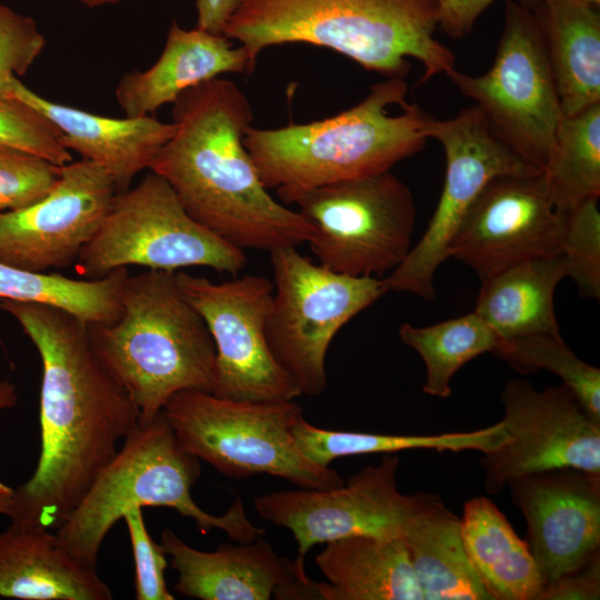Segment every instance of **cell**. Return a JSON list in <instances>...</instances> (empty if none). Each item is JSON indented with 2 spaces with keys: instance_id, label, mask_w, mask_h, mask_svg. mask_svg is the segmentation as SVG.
<instances>
[{
  "instance_id": "cell-5",
  "label": "cell",
  "mask_w": 600,
  "mask_h": 600,
  "mask_svg": "<svg viewBox=\"0 0 600 600\" xmlns=\"http://www.w3.org/2000/svg\"><path fill=\"white\" fill-rule=\"evenodd\" d=\"M122 313L111 326L88 323L92 346L148 423L182 390L213 392L216 347L176 272L129 276Z\"/></svg>"
},
{
  "instance_id": "cell-35",
  "label": "cell",
  "mask_w": 600,
  "mask_h": 600,
  "mask_svg": "<svg viewBox=\"0 0 600 600\" xmlns=\"http://www.w3.org/2000/svg\"><path fill=\"white\" fill-rule=\"evenodd\" d=\"M59 130L40 112L13 96L0 103V144L40 156L57 166L72 161Z\"/></svg>"
},
{
  "instance_id": "cell-3",
  "label": "cell",
  "mask_w": 600,
  "mask_h": 600,
  "mask_svg": "<svg viewBox=\"0 0 600 600\" xmlns=\"http://www.w3.org/2000/svg\"><path fill=\"white\" fill-rule=\"evenodd\" d=\"M436 0H237L223 34L259 54L286 43L327 48L387 79H406L409 58L423 66L419 83L454 68L456 56L434 38Z\"/></svg>"
},
{
  "instance_id": "cell-28",
  "label": "cell",
  "mask_w": 600,
  "mask_h": 600,
  "mask_svg": "<svg viewBox=\"0 0 600 600\" xmlns=\"http://www.w3.org/2000/svg\"><path fill=\"white\" fill-rule=\"evenodd\" d=\"M293 439L301 453L312 462L329 467L337 458L374 453H397L404 450L461 452L493 451L510 441L503 422L460 432L440 434H382L321 429L303 417L292 428Z\"/></svg>"
},
{
  "instance_id": "cell-42",
  "label": "cell",
  "mask_w": 600,
  "mask_h": 600,
  "mask_svg": "<svg viewBox=\"0 0 600 600\" xmlns=\"http://www.w3.org/2000/svg\"><path fill=\"white\" fill-rule=\"evenodd\" d=\"M14 498V489L0 481V513L8 516L10 513Z\"/></svg>"
},
{
  "instance_id": "cell-27",
  "label": "cell",
  "mask_w": 600,
  "mask_h": 600,
  "mask_svg": "<svg viewBox=\"0 0 600 600\" xmlns=\"http://www.w3.org/2000/svg\"><path fill=\"white\" fill-rule=\"evenodd\" d=\"M567 277L561 254L530 259L481 282L474 312L509 340L532 333H560L553 296Z\"/></svg>"
},
{
  "instance_id": "cell-32",
  "label": "cell",
  "mask_w": 600,
  "mask_h": 600,
  "mask_svg": "<svg viewBox=\"0 0 600 600\" xmlns=\"http://www.w3.org/2000/svg\"><path fill=\"white\" fill-rule=\"evenodd\" d=\"M491 353L521 372L547 370L558 376L589 414L600 421V370L578 358L560 333L500 340Z\"/></svg>"
},
{
  "instance_id": "cell-1",
  "label": "cell",
  "mask_w": 600,
  "mask_h": 600,
  "mask_svg": "<svg viewBox=\"0 0 600 600\" xmlns=\"http://www.w3.org/2000/svg\"><path fill=\"white\" fill-rule=\"evenodd\" d=\"M38 350L41 448L14 489L11 522L57 529L140 423L127 390L96 352L88 322L49 304L0 300Z\"/></svg>"
},
{
  "instance_id": "cell-21",
  "label": "cell",
  "mask_w": 600,
  "mask_h": 600,
  "mask_svg": "<svg viewBox=\"0 0 600 600\" xmlns=\"http://www.w3.org/2000/svg\"><path fill=\"white\" fill-rule=\"evenodd\" d=\"M254 69L246 49L224 34L184 29L173 20L158 60L144 71L122 76L114 96L126 117H144L191 87L223 73L249 76Z\"/></svg>"
},
{
  "instance_id": "cell-25",
  "label": "cell",
  "mask_w": 600,
  "mask_h": 600,
  "mask_svg": "<svg viewBox=\"0 0 600 600\" xmlns=\"http://www.w3.org/2000/svg\"><path fill=\"white\" fill-rule=\"evenodd\" d=\"M401 536L422 600H492L466 551L460 518L438 496L428 493Z\"/></svg>"
},
{
  "instance_id": "cell-30",
  "label": "cell",
  "mask_w": 600,
  "mask_h": 600,
  "mask_svg": "<svg viewBox=\"0 0 600 600\" xmlns=\"http://www.w3.org/2000/svg\"><path fill=\"white\" fill-rule=\"evenodd\" d=\"M554 208L563 213L600 196V103L562 117L542 171Z\"/></svg>"
},
{
  "instance_id": "cell-6",
  "label": "cell",
  "mask_w": 600,
  "mask_h": 600,
  "mask_svg": "<svg viewBox=\"0 0 600 600\" xmlns=\"http://www.w3.org/2000/svg\"><path fill=\"white\" fill-rule=\"evenodd\" d=\"M199 461L180 446L163 411L150 422L139 423L56 529L62 547L96 569L109 530L129 510L144 507L174 509L194 520L202 533L219 529L239 543L261 538L266 529L248 518L240 498L220 516L194 502L191 488L200 477Z\"/></svg>"
},
{
  "instance_id": "cell-11",
  "label": "cell",
  "mask_w": 600,
  "mask_h": 600,
  "mask_svg": "<svg viewBox=\"0 0 600 600\" xmlns=\"http://www.w3.org/2000/svg\"><path fill=\"white\" fill-rule=\"evenodd\" d=\"M483 113L491 131L523 161L543 171L562 119L544 40L533 14L506 0L494 61L483 74L446 72Z\"/></svg>"
},
{
  "instance_id": "cell-40",
  "label": "cell",
  "mask_w": 600,
  "mask_h": 600,
  "mask_svg": "<svg viewBox=\"0 0 600 600\" xmlns=\"http://www.w3.org/2000/svg\"><path fill=\"white\" fill-rule=\"evenodd\" d=\"M236 4L237 0H197L196 28L213 34H223Z\"/></svg>"
},
{
  "instance_id": "cell-41",
  "label": "cell",
  "mask_w": 600,
  "mask_h": 600,
  "mask_svg": "<svg viewBox=\"0 0 600 600\" xmlns=\"http://www.w3.org/2000/svg\"><path fill=\"white\" fill-rule=\"evenodd\" d=\"M18 402V394L13 383L0 379V410L13 408Z\"/></svg>"
},
{
  "instance_id": "cell-26",
  "label": "cell",
  "mask_w": 600,
  "mask_h": 600,
  "mask_svg": "<svg viewBox=\"0 0 600 600\" xmlns=\"http://www.w3.org/2000/svg\"><path fill=\"white\" fill-rule=\"evenodd\" d=\"M460 523L468 557L492 600H539L546 583L536 559L490 499L468 500Z\"/></svg>"
},
{
  "instance_id": "cell-33",
  "label": "cell",
  "mask_w": 600,
  "mask_h": 600,
  "mask_svg": "<svg viewBox=\"0 0 600 600\" xmlns=\"http://www.w3.org/2000/svg\"><path fill=\"white\" fill-rule=\"evenodd\" d=\"M598 199H587L563 212L561 256L584 298H600V212Z\"/></svg>"
},
{
  "instance_id": "cell-8",
  "label": "cell",
  "mask_w": 600,
  "mask_h": 600,
  "mask_svg": "<svg viewBox=\"0 0 600 600\" xmlns=\"http://www.w3.org/2000/svg\"><path fill=\"white\" fill-rule=\"evenodd\" d=\"M277 192L313 226L310 250L334 272L379 277L394 270L412 247L414 199L391 170Z\"/></svg>"
},
{
  "instance_id": "cell-19",
  "label": "cell",
  "mask_w": 600,
  "mask_h": 600,
  "mask_svg": "<svg viewBox=\"0 0 600 600\" xmlns=\"http://www.w3.org/2000/svg\"><path fill=\"white\" fill-rule=\"evenodd\" d=\"M10 93L44 116L61 133V144L83 160L104 168L117 192L126 191L137 173L149 169L161 147L174 132V123L152 116L109 118L48 100L14 77Z\"/></svg>"
},
{
  "instance_id": "cell-24",
  "label": "cell",
  "mask_w": 600,
  "mask_h": 600,
  "mask_svg": "<svg viewBox=\"0 0 600 600\" xmlns=\"http://www.w3.org/2000/svg\"><path fill=\"white\" fill-rule=\"evenodd\" d=\"M316 564L319 600H422L401 534L327 542Z\"/></svg>"
},
{
  "instance_id": "cell-36",
  "label": "cell",
  "mask_w": 600,
  "mask_h": 600,
  "mask_svg": "<svg viewBox=\"0 0 600 600\" xmlns=\"http://www.w3.org/2000/svg\"><path fill=\"white\" fill-rule=\"evenodd\" d=\"M44 44L32 18L0 4V103L11 98V80L30 69Z\"/></svg>"
},
{
  "instance_id": "cell-9",
  "label": "cell",
  "mask_w": 600,
  "mask_h": 600,
  "mask_svg": "<svg viewBox=\"0 0 600 600\" xmlns=\"http://www.w3.org/2000/svg\"><path fill=\"white\" fill-rule=\"evenodd\" d=\"M246 262L244 250L192 219L170 184L150 171L136 187L117 192L74 268L86 279L128 266L172 272L206 267L236 277Z\"/></svg>"
},
{
  "instance_id": "cell-20",
  "label": "cell",
  "mask_w": 600,
  "mask_h": 600,
  "mask_svg": "<svg viewBox=\"0 0 600 600\" xmlns=\"http://www.w3.org/2000/svg\"><path fill=\"white\" fill-rule=\"evenodd\" d=\"M177 571L174 590L201 600H269L297 578L308 577L261 538L214 551L194 549L166 529L160 543Z\"/></svg>"
},
{
  "instance_id": "cell-34",
  "label": "cell",
  "mask_w": 600,
  "mask_h": 600,
  "mask_svg": "<svg viewBox=\"0 0 600 600\" xmlns=\"http://www.w3.org/2000/svg\"><path fill=\"white\" fill-rule=\"evenodd\" d=\"M61 167L34 153L0 144V211H18L42 200L57 184Z\"/></svg>"
},
{
  "instance_id": "cell-7",
  "label": "cell",
  "mask_w": 600,
  "mask_h": 600,
  "mask_svg": "<svg viewBox=\"0 0 600 600\" xmlns=\"http://www.w3.org/2000/svg\"><path fill=\"white\" fill-rule=\"evenodd\" d=\"M162 411L180 446L227 477L267 473L306 489L344 482L337 470L312 462L298 449L292 428L303 414L294 401H238L182 390Z\"/></svg>"
},
{
  "instance_id": "cell-39",
  "label": "cell",
  "mask_w": 600,
  "mask_h": 600,
  "mask_svg": "<svg viewBox=\"0 0 600 600\" xmlns=\"http://www.w3.org/2000/svg\"><path fill=\"white\" fill-rule=\"evenodd\" d=\"M439 7V28L450 38L460 39L473 29L478 18L496 0H436Z\"/></svg>"
},
{
  "instance_id": "cell-13",
  "label": "cell",
  "mask_w": 600,
  "mask_h": 600,
  "mask_svg": "<svg viewBox=\"0 0 600 600\" xmlns=\"http://www.w3.org/2000/svg\"><path fill=\"white\" fill-rule=\"evenodd\" d=\"M188 301L204 320L216 347L213 394L254 402L293 401L302 396L274 359L267 339L273 283L244 274L222 282L176 273Z\"/></svg>"
},
{
  "instance_id": "cell-37",
  "label": "cell",
  "mask_w": 600,
  "mask_h": 600,
  "mask_svg": "<svg viewBox=\"0 0 600 600\" xmlns=\"http://www.w3.org/2000/svg\"><path fill=\"white\" fill-rule=\"evenodd\" d=\"M124 521L134 558V589L138 600H173L174 596L168 590L164 571L167 568L166 552L160 543H156L149 534L141 508H134L122 517Z\"/></svg>"
},
{
  "instance_id": "cell-17",
  "label": "cell",
  "mask_w": 600,
  "mask_h": 600,
  "mask_svg": "<svg viewBox=\"0 0 600 600\" xmlns=\"http://www.w3.org/2000/svg\"><path fill=\"white\" fill-rule=\"evenodd\" d=\"M116 194L114 181L101 166L83 159L62 166L47 197L0 213V262L37 272L74 264Z\"/></svg>"
},
{
  "instance_id": "cell-16",
  "label": "cell",
  "mask_w": 600,
  "mask_h": 600,
  "mask_svg": "<svg viewBox=\"0 0 600 600\" xmlns=\"http://www.w3.org/2000/svg\"><path fill=\"white\" fill-rule=\"evenodd\" d=\"M563 213L542 172L492 178L466 213L449 249L481 282L520 262L561 254Z\"/></svg>"
},
{
  "instance_id": "cell-4",
  "label": "cell",
  "mask_w": 600,
  "mask_h": 600,
  "mask_svg": "<svg viewBox=\"0 0 600 600\" xmlns=\"http://www.w3.org/2000/svg\"><path fill=\"white\" fill-rule=\"evenodd\" d=\"M407 94L406 79H386L333 117L274 129L250 126L243 143L263 186L277 191L391 170L424 147L434 119Z\"/></svg>"
},
{
  "instance_id": "cell-31",
  "label": "cell",
  "mask_w": 600,
  "mask_h": 600,
  "mask_svg": "<svg viewBox=\"0 0 600 600\" xmlns=\"http://www.w3.org/2000/svg\"><path fill=\"white\" fill-rule=\"evenodd\" d=\"M399 337L423 360V392L438 398L450 396L451 379L462 366L484 352H492L500 341L474 311L428 327L402 323Z\"/></svg>"
},
{
  "instance_id": "cell-43",
  "label": "cell",
  "mask_w": 600,
  "mask_h": 600,
  "mask_svg": "<svg viewBox=\"0 0 600 600\" xmlns=\"http://www.w3.org/2000/svg\"><path fill=\"white\" fill-rule=\"evenodd\" d=\"M74 1L89 8H98V7H103L108 4H117L122 0H74Z\"/></svg>"
},
{
  "instance_id": "cell-15",
  "label": "cell",
  "mask_w": 600,
  "mask_h": 600,
  "mask_svg": "<svg viewBox=\"0 0 600 600\" xmlns=\"http://www.w3.org/2000/svg\"><path fill=\"white\" fill-rule=\"evenodd\" d=\"M501 402L510 441L483 453L489 493L501 492L513 479L552 469L600 474V421L564 383L537 390L529 381L510 380Z\"/></svg>"
},
{
  "instance_id": "cell-38",
  "label": "cell",
  "mask_w": 600,
  "mask_h": 600,
  "mask_svg": "<svg viewBox=\"0 0 600 600\" xmlns=\"http://www.w3.org/2000/svg\"><path fill=\"white\" fill-rule=\"evenodd\" d=\"M600 598V557L594 554L577 571L548 584L539 600H598Z\"/></svg>"
},
{
  "instance_id": "cell-22",
  "label": "cell",
  "mask_w": 600,
  "mask_h": 600,
  "mask_svg": "<svg viewBox=\"0 0 600 600\" xmlns=\"http://www.w3.org/2000/svg\"><path fill=\"white\" fill-rule=\"evenodd\" d=\"M0 597L24 600H111L109 586L40 526L11 524L0 534Z\"/></svg>"
},
{
  "instance_id": "cell-44",
  "label": "cell",
  "mask_w": 600,
  "mask_h": 600,
  "mask_svg": "<svg viewBox=\"0 0 600 600\" xmlns=\"http://www.w3.org/2000/svg\"><path fill=\"white\" fill-rule=\"evenodd\" d=\"M580 1H587V2H590V3H594L597 6L600 4V0H580Z\"/></svg>"
},
{
  "instance_id": "cell-29",
  "label": "cell",
  "mask_w": 600,
  "mask_h": 600,
  "mask_svg": "<svg viewBox=\"0 0 600 600\" xmlns=\"http://www.w3.org/2000/svg\"><path fill=\"white\" fill-rule=\"evenodd\" d=\"M128 277L127 268H119L100 279L77 280L0 262V300L49 304L88 323L111 326L121 317Z\"/></svg>"
},
{
  "instance_id": "cell-18",
  "label": "cell",
  "mask_w": 600,
  "mask_h": 600,
  "mask_svg": "<svg viewBox=\"0 0 600 600\" xmlns=\"http://www.w3.org/2000/svg\"><path fill=\"white\" fill-rule=\"evenodd\" d=\"M546 587L584 566L600 547V474L560 468L508 483Z\"/></svg>"
},
{
  "instance_id": "cell-10",
  "label": "cell",
  "mask_w": 600,
  "mask_h": 600,
  "mask_svg": "<svg viewBox=\"0 0 600 600\" xmlns=\"http://www.w3.org/2000/svg\"><path fill=\"white\" fill-rule=\"evenodd\" d=\"M273 298L267 322L270 350L302 394L328 386L326 358L338 331L387 292L379 277H353L313 263L298 247L269 252Z\"/></svg>"
},
{
  "instance_id": "cell-2",
  "label": "cell",
  "mask_w": 600,
  "mask_h": 600,
  "mask_svg": "<svg viewBox=\"0 0 600 600\" xmlns=\"http://www.w3.org/2000/svg\"><path fill=\"white\" fill-rule=\"evenodd\" d=\"M174 132L149 170L173 189L186 211L224 241L270 252L308 243L313 226L274 200L244 147L251 104L231 80L183 91L171 110Z\"/></svg>"
},
{
  "instance_id": "cell-12",
  "label": "cell",
  "mask_w": 600,
  "mask_h": 600,
  "mask_svg": "<svg viewBox=\"0 0 600 600\" xmlns=\"http://www.w3.org/2000/svg\"><path fill=\"white\" fill-rule=\"evenodd\" d=\"M429 139L438 140L446 156L443 188L422 237L383 278L387 291L409 292L426 301L434 299L436 271L449 258L451 242L483 187L498 176L541 172L491 131L476 104L451 119H433Z\"/></svg>"
},
{
  "instance_id": "cell-45",
  "label": "cell",
  "mask_w": 600,
  "mask_h": 600,
  "mask_svg": "<svg viewBox=\"0 0 600 600\" xmlns=\"http://www.w3.org/2000/svg\"><path fill=\"white\" fill-rule=\"evenodd\" d=\"M0 213H1V211H0Z\"/></svg>"
},
{
  "instance_id": "cell-23",
  "label": "cell",
  "mask_w": 600,
  "mask_h": 600,
  "mask_svg": "<svg viewBox=\"0 0 600 600\" xmlns=\"http://www.w3.org/2000/svg\"><path fill=\"white\" fill-rule=\"evenodd\" d=\"M536 18L562 117L600 103L599 6L580 0H519Z\"/></svg>"
},
{
  "instance_id": "cell-14",
  "label": "cell",
  "mask_w": 600,
  "mask_h": 600,
  "mask_svg": "<svg viewBox=\"0 0 600 600\" xmlns=\"http://www.w3.org/2000/svg\"><path fill=\"white\" fill-rule=\"evenodd\" d=\"M399 458L386 454L343 484L331 489L273 491L253 499L259 517L291 531L298 546L294 567L304 570V556L318 543L353 536L401 534L428 493H401Z\"/></svg>"
}]
</instances>
